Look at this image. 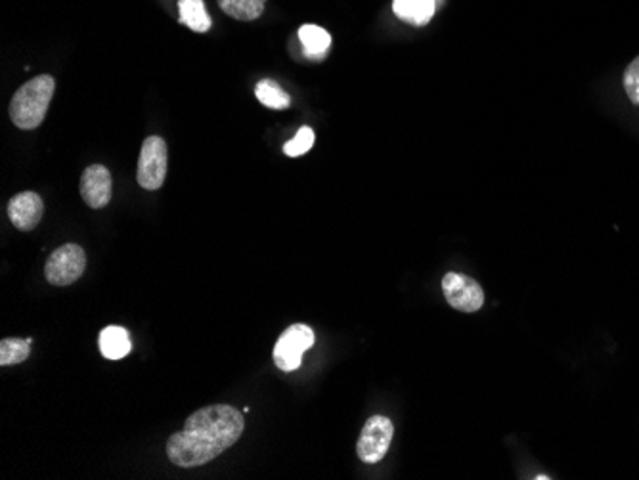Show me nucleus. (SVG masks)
I'll return each mask as SVG.
<instances>
[{
	"instance_id": "obj_1",
	"label": "nucleus",
	"mask_w": 639,
	"mask_h": 480,
	"mask_svg": "<svg viewBox=\"0 0 639 480\" xmlns=\"http://www.w3.org/2000/svg\"><path fill=\"white\" fill-rule=\"evenodd\" d=\"M245 429L244 414L226 404L207 405L194 412L185 429L167 442V455L178 467H199L226 452Z\"/></svg>"
},
{
	"instance_id": "obj_2",
	"label": "nucleus",
	"mask_w": 639,
	"mask_h": 480,
	"mask_svg": "<svg viewBox=\"0 0 639 480\" xmlns=\"http://www.w3.org/2000/svg\"><path fill=\"white\" fill-rule=\"evenodd\" d=\"M54 90H56V81L50 75H39L17 88L10 102L12 123L22 131H33L43 125Z\"/></svg>"
},
{
	"instance_id": "obj_3",
	"label": "nucleus",
	"mask_w": 639,
	"mask_h": 480,
	"mask_svg": "<svg viewBox=\"0 0 639 480\" xmlns=\"http://www.w3.org/2000/svg\"><path fill=\"white\" fill-rule=\"evenodd\" d=\"M86 268V255L81 245L65 244L54 251L45 265V275L52 285L75 284Z\"/></svg>"
},
{
	"instance_id": "obj_4",
	"label": "nucleus",
	"mask_w": 639,
	"mask_h": 480,
	"mask_svg": "<svg viewBox=\"0 0 639 480\" xmlns=\"http://www.w3.org/2000/svg\"><path fill=\"white\" fill-rule=\"evenodd\" d=\"M167 176V144L161 136H148L138 159V184L144 190H159Z\"/></svg>"
},
{
	"instance_id": "obj_5",
	"label": "nucleus",
	"mask_w": 639,
	"mask_h": 480,
	"mask_svg": "<svg viewBox=\"0 0 639 480\" xmlns=\"http://www.w3.org/2000/svg\"><path fill=\"white\" fill-rule=\"evenodd\" d=\"M315 345V331L305 324H294L280 335L274 346V362L282 372H295L303 362V355Z\"/></svg>"
},
{
	"instance_id": "obj_6",
	"label": "nucleus",
	"mask_w": 639,
	"mask_h": 480,
	"mask_svg": "<svg viewBox=\"0 0 639 480\" xmlns=\"http://www.w3.org/2000/svg\"><path fill=\"white\" fill-rule=\"evenodd\" d=\"M394 435L393 421L385 415H374L364 425L360 433L356 452L364 464H377L385 457Z\"/></svg>"
},
{
	"instance_id": "obj_7",
	"label": "nucleus",
	"mask_w": 639,
	"mask_h": 480,
	"mask_svg": "<svg viewBox=\"0 0 639 480\" xmlns=\"http://www.w3.org/2000/svg\"><path fill=\"white\" fill-rule=\"evenodd\" d=\"M443 291L448 305L462 312H477L484 305L483 287L464 274L448 272L443 278Z\"/></svg>"
},
{
	"instance_id": "obj_8",
	"label": "nucleus",
	"mask_w": 639,
	"mask_h": 480,
	"mask_svg": "<svg viewBox=\"0 0 639 480\" xmlns=\"http://www.w3.org/2000/svg\"><path fill=\"white\" fill-rule=\"evenodd\" d=\"M81 195L90 209L105 207L112 199V175L104 165H90L81 176Z\"/></svg>"
},
{
	"instance_id": "obj_9",
	"label": "nucleus",
	"mask_w": 639,
	"mask_h": 480,
	"mask_svg": "<svg viewBox=\"0 0 639 480\" xmlns=\"http://www.w3.org/2000/svg\"><path fill=\"white\" fill-rule=\"evenodd\" d=\"M43 215H45L43 197L35 192L17 194L8 203V216L12 220V225L22 232H31L33 228H36V225L41 223Z\"/></svg>"
},
{
	"instance_id": "obj_10",
	"label": "nucleus",
	"mask_w": 639,
	"mask_h": 480,
	"mask_svg": "<svg viewBox=\"0 0 639 480\" xmlns=\"http://www.w3.org/2000/svg\"><path fill=\"white\" fill-rule=\"evenodd\" d=\"M393 10L406 24L427 25L436 10V0H393Z\"/></svg>"
},
{
	"instance_id": "obj_11",
	"label": "nucleus",
	"mask_w": 639,
	"mask_h": 480,
	"mask_svg": "<svg viewBox=\"0 0 639 480\" xmlns=\"http://www.w3.org/2000/svg\"><path fill=\"white\" fill-rule=\"evenodd\" d=\"M100 350L104 358L107 360H121L131 353V337L126 334L125 327L119 325H109L100 334Z\"/></svg>"
},
{
	"instance_id": "obj_12",
	"label": "nucleus",
	"mask_w": 639,
	"mask_h": 480,
	"mask_svg": "<svg viewBox=\"0 0 639 480\" xmlns=\"http://www.w3.org/2000/svg\"><path fill=\"white\" fill-rule=\"evenodd\" d=\"M299 41L303 45L305 56L310 60H322L332 46L330 33L318 25H303L299 29Z\"/></svg>"
},
{
	"instance_id": "obj_13",
	"label": "nucleus",
	"mask_w": 639,
	"mask_h": 480,
	"mask_svg": "<svg viewBox=\"0 0 639 480\" xmlns=\"http://www.w3.org/2000/svg\"><path fill=\"white\" fill-rule=\"evenodd\" d=\"M180 24H185L195 33H205L211 29V17L205 10L204 0H178Z\"/></svg>"
},
{
	"instance_id": "obj_14",
	"label": "nucleus",
	"mask_w": 639,
	"mask_h": 480,
	"mask_svg": "<svg viewBox=\"0 0 639 480\" xmlns=\"http://www.w3.org/2000/svg\"><path fill=\"white\" fill-rule=\"evenodd\" d=\"M221 10L234 20L253 22L265 12L266 0H216Z\"/></svg>"
},
{
	"instance_id": "obj_15",
	"label": "nucleus",
	"mask_w": 639,
	"mask_h": 480,
	"mask_svg": "<svg viewBox=\"0 0 639 480\" xmlns=\"http://www.w3.org/2000/svg\"><path fill=\"white\" fill-rule=\"evenodd\" d=\"M255 96L257 100L270 107V109H287L291 104V98L285 90H282V86L272 81V79H265L261 81L257 86H255Z\"/></svg>"
},
{
	"instance_id": "obj_16",
	"label": "nucleus",
	"mask_w": 639,
	"mask_h": 480,
	"mask_svg": "<svg viewBox=\"0 0 639 480\" xmlns=\"http://www.w3.org/2000/svg\"><path fill=\"white\" fill-rule=\"evenodd\" d=\"M31 339H3L0 343V365H15L29 358Z\"/></svg>"
},
{
	"instance_id": "obj_17",
	"label": "nucleus",
	"mask_w": 639,
	"mask_h": 480,
	"mask_svg": "<svg viewBox=\"0 0 639 480\" xmlns=\"http://www.w3.org/2000/svg\"><path fill=\"white\" fill-rule=\"evenodd\" d=\"M313 145H315V131L310 126H303L299 128V133L284 145V154L287 157H299V155H305Z\"/></svg>"
},
{
	"instance_id": "obj_18",
	"label": "nucleus",
	"mask_w": 639,
	"mask_h": 480,
	"mask_svg": "<svg viewBox=\"0 0 639 480\" xmlns=\"http://www.w3.org/2000/svg\"><path fill=\"white\" fill-rule=\"evenodd\" d=\"M624 90L628 98L639 105V56L624 71Z\"/></svg>"
}]
</instances>
